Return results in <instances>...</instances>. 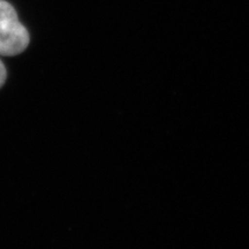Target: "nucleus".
Returning <instances> with one entry per match:
<instances>
[{
  "mask_svg": "<svg viewBox=\"0 0 249 249\" xmlns=\"http://www.w3.org/2000/svg\"><path fill=\"white\" fill-rule=\"evenodd\" d=\"M27 28L18 20L13 6L0 0V54L17 55L29 45Z\"/></svg>",
  "mask_w": 249,
  "mask_h": 249,
  "instance_id": "1",
  "label": "nucleus"
},
{
  "mask_svg": "<svg viewBox=\"0 0 249 249\" xmlns=\"http://www.w3.org/2000/svg\"><path fill=\"white\" fill-rule=\"evenodd\" d=\"M6 77H7V71H6L4 64H2V61L0 60V88L4 86Z\"/></svg>",
  "mask_w": 249,
  "mask_h": 249,
  "instance_id": "2",
  "label": "nucleus"
}]
</instances>
